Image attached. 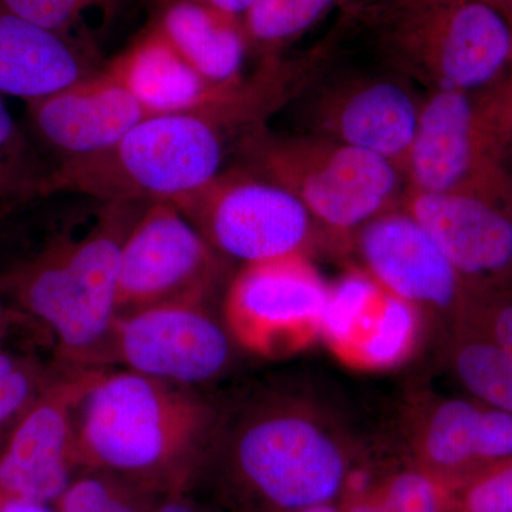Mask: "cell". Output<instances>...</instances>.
<instances>
[{
  "instance_id": "6da1fadb",
  "label": "cell",
  "mask_w": 512,
  "mask_h": 512,
  "mask_svg": "<svg viewBox=\"0 0 512 512\" xmlns=\"http://www.w3.org/2000/svg\"><path fill=\"white\" fill-rule=\"evenodd\" d=\"M298 64L264 60L254 77L208 103L141 121L116 144L64 160L36 194L87 195L104 204L174 202L222 173L228 148L264 126L291 90Z\"/></svg>"
},
{
  "instance_id": "7a4b0ae2",
  "label": "cell",
  "mask_w": 512,
  "mask_h": 512,
  "mask_svg": "<svg viewBox=\"0 0 512 512\" xmlns=\"http://www.w3.org/2000/svg\"><path fill=\"white\" fill-rule=\"evenodd\" d=\"M217 419L180 384L101 372L77 416V470L113 474L160 497L188 491Z\"/></svg>"
},
{
  "instance_id": "3957f363",
  "label": "cell",
  "mask_w": 512,
  "mask_h": 512,
  "mask_svg": "<svg viewBox=\"0 0 512 512\" xmlns=\"http://www.w3.org/2000/svg\"><path fill=\"white\" fill-rule=\"evenodd\" d=\"M332 33L427 92L512 82V19L494 0H348Z\"/></svg>"
},
{
  "instance_id": "277c9868",
  "label": "cell",
  "mask_w": 512,
  "mask_h": 512,
  "mask_svg": "<svg viewBox=\"0 0 512 512\" xmlns=\"http://www.w3.org/2000/svg\"><path fill=\"white\" fill-rule=\"evenodd\" d=\"M136 204H107L82 238H63L0 278L16 306L55 335L59 356L74 369L110 365L121 248L137 220Z\"/></svg>"
},
{
  "instance_id": "5b68a950",
  "label": "cell",
  "mask_w": 512,
  "mask_h": 512,
  "mask_svg": "<svg viewBox=\"0 0 512 512\" xmlns=\"http://www.w3.org/2000/svg\"><path fill=\"white\" fill-rule=\"evenodd\" d=\"M336 434L301 403L265 397L231 420L217 419L208 453L272 510L298 512L330 503L346 480Z\"/></svg>"
},
{
  "instance_id": "8992f818",
  "label": "cell",
  "mask_w": 512,
  "mask_h": 512,
  "mask_svg": "<svg viewBox=\"0 0 512 512\" xmlns=\"http://www.w3.org/2000/svg\"><path fill=\"white\" fill-rule=\"evenodd\" d=\"M238 147L249 170L291 191L332 238H352L367 222L402 207L406 178L376 154L312 133L279 136L264 126Z\"/></svg>"
},
{
  "instance_id": "52a82bcc",
  "label": "cell",
  "mask_w": 512,
  "mask_h": 512,
  "mask_svg": "<svg viewBox=\"0 0 512 512\" xmlns=\"http://www.w3.org/2000/svg\"><path fill=\"white\" fill-rule=\"evenodd\" d=\"M404 178L407 190L512 204V82L487 92L424 93Z\"/></svg>"
},
{
  "instance_id": "ba28073f",
  "label": "cell",
  "mask_w": 512,
  "mask_h": 512,
  "mask_svg": "<svg viewBox=\"0 0 512 512\" xmlns=\"http://www.w3.org/2000/svg\"><path fill=\"white\" fill-rule=\"evenodd\" d=\"M221 256L244 265L309 255L332 238L285 187L255 171H222L200 190L174 202Z\"/></svg>"
},
{
  "instance_id": "9c48e42d",
  "label": "cell",
  "mask_w": 512,
  "mask_h": 512,
  "mask_svg": "<svg viewBox=\"0 0 512 512\" xmlns=\"http://www.w3.org/2000/svg\"><path fill=\"white\" fill-rule=\"evenodd\" d=\"M221 272V255L174 204H151L121 248L117 316L156 306L205 305Z\"/></svg>"
},
{
  "instance_id": "30bf717a",
  "label": "cell",
  "mask_w": 512,
  "mask_h": 512,
  "mask_svg": "<svg viewBox=\"0 0 512 512\" xmlns=\"http://www.w3.org/2000/svg\"><path fill=\"white\" fill-rule=\"evenodd\" d=\"M329 289L309 255L244 265L225 296V328L256 355L298 352L319 338Z\"/></svg>"
},
{
  "instance_id": "8fae6325",
  "label": "cell",
  "mask_w": 512,
  "mask_h": 512,
  "mask_svg": "<svg viewBox=\"0 0 512 512\" xmlns=\"http://www.w3.org/2000/svg\"><path fill=\"white\" fill-rule=\"evenodd\" d=\"M100 369L57 373L0 450V498L56 503L77 470V416Z\"/></svg>"
},
{
  "instance_id": "7c38bea8",
  "label": "cell",
  "mask_w": 512,
  "mask_h": 512,
  "mask_svg": "<svg viewBox=\"0 0 512 512\" xmlns=\"http://www.w3.org/2000/svg\"><path fill=\"white\" fill-rule=\"evenodd\" d=\"M231 342L205 305L156 306L117 316L110 363L180 386L204 383L228 369Z\"/></svg>"
},
{
  "instance_id": "4fadbf2b",
  "label": "cell",
  "mask_w": 512,
  "mask_h": 512,
  "mask_svg": "<svg viewBox=\"0 0 512 512\" xmlns=\"http://www.w3.org/2000/svg\"><path fill=\"white\" fill-rule=\"evenodd\" d=\"M423 100L412 80L384 67L346 74L313 97L309 128L316 136L376 154L404 175Z\"/></svg>"
},
{
  "instance_id": "5bb4252c",
  "label": "cell",
  "mask_w": 512,
  "mask_h": 512,
  "mask_svg": "<svg viewBox=\"0 0 512 512\" xmlns=\"http://www.w3.org/2000/svg\"><path fill=\"white\" fill-rule=\"evenodd\" d=\"M363 269L421 313L446 320L453 330L467 284L429 232L403 207L379 215L353 234Z\"/></svg>"
},
{
  "instance_id": "9a60e30c",
  "label": "cell",
  "mask_w": 512,
  "mask_h": 512,
  "mask_svg": "<svg viewBox=\"0 0 512 512\" xmlns=\"http://www.w3.org/2000/svg\"><path fill=\"white\" fill-rule=\"evenodd\" d=\"M402 207L467 285L500 288L512 264V204L468 192L406 190Z\"/></svg>"
},
{
  "instance_id": "2e32d148",
  "label": "cell",
  "mask_w": 512,
  "mask_h": 512,
  "mask_svg": "<svg viewBox=\"0 0 512 512\" xmlns=\"http://www.w3.org/2000/svg\"><path fill=\"white\" fill-rule=\"evenodd\" d=\"M30 123L64 160L106 150L148 117L146 109L110 72H99L28 103Z\"/></svg>"
},
{
  "instance_id": "e0dca14e",
  "label": "cell",
  "mask_w": 512,
  "mask_h": 512,
  "mask_svg": "<svg viewBox=\"0 0 512 512\" xmlns=\"http://www.w3.org/2000/svg\"><path fill=\"white\" fill-rule=\"evenodd\" d=\"M99 70L90 47L0 6V94L30 103Z\"/></svg>"
},
{
  "instance_id": "ac0fdd59",
  "label": "cell",
  "mask_w": 512,
  "mask_h": 512,
  "mask_svg": "<svg viewBox=\"0 0 512 512\" xmlns=\"http://www.w3.org/2000/svg\"><path fill=\"white\" fill-rule=\"evenodd\" d=\"M158 5L153 29L192 69L217 87L244 82L242 70L251 49L242 18L187 0H165Z\"/></svg>"
},
{
  "instance_id": "d6986e66",
  "label": "cell",
  "mask_w": 512,
  "mask_h": 512,
  "mask_svg": "<svg viewBox=\"0 0 512 512\" xmlns=\"http://www.w3.org/2000/svg\"><path fill=\"white\" fill-rule=\"evenodd\" d=\"M107 67L156 116L194 109L235 87L208 83L154 29Z\"/></svg>"
},
{
  "instance_id": "ffe728a7",
  "label": "cell",
  "mask_w": 512,
  "mask_h": 512,
  "mask_svg": "<svg viewBox=\"0 0 512 512\" xmlns=\"http://www.w3.org/2000/svg\"><path fill=\"white\" fill-rule=\"evenodd\" d=\"M448 362L474 400L512 413V356L474 330L456 326L448 339Z\"/></svg>"
},
{
  "instance_id": "44dd1931",
  "label": "cell",
  "mask_w": 512,
  "mask_h": 512,
  "mask_svg": "<svg viewBox=\"0 0 512 512\" xmlns=\"http://www.w3.org/2000/svg\"><path fill=\"white\" fill-rule=\"evenodd\" d=\"M481 409L483 403L474 399H444L431 409L421 430V448L430 464L470 480L483 471L477 460Z\"/></svg>"
},
{
  "instance_id": "7402d4cb",
  "label": "cell",
  "mask_w": 512,
  "mask_h": 512,
  "mask_svg": "<svg viewBox=\"0 0 512 512\" xmlns=\"http://www.w3.org/2000/svg\"><path fill=\"white\" fill-rule=\"evenodd\" d=\"M421 318L423 313L412 303L384 291L376 312L343 360L369 370L402 365L419 343Z\"/></svg>"
},
{
  "instance_id": "603a6c76",
  "label": "cell",
  "mask_w": 512,
  "mask_h": 512,
  "mask_svg": "<svg viewBox=\"0 0 512 512\" xmlns=\"http://www.w3.org/2000/svg\"><path fill=\"white\" fill-rule=\"evenodd\" d=\"M348 0H255L242 15L249 49L262 60L276 59L279 53L305 35L333 9Z\"/></svg>"
},
{
  "instance_id": "cb8c5ba5",
  "label": "cell",
  "mask_w": 512,
  "mask_h": 512,
  "mask_svg": "<svg viewBox=\"0 0 512 512\" xmlns=\"http://www.w3.org/2000/svg\"><path fill=\"white\" fill-rule=\"evenodd\" d=\"M384 289L365 269H356L330 285L328 301L320 319L319 338L345 359L366 328Z\"/></svg>"
},
{
  "instance_id": "d4e9b609",
  "label": "cell",
  "mask_w": 512,
  "mask_h": 512,
  "mask_svg": "<svg viewBox=\"0 0 512 512\" xmlns=\"http://www.w3.org/2000/svg\"><path fill=\"white\" fill-rule=\"evenodd\" d=\"M124 0H0L19 18L93 49V33L106 28Z\"/></svg>"
},
{
  "instance_id": "484cf974",
  "label": "cell",
  "mask_w": 512,
  "mask_h": 512,
  "mask_svg": "<svg viewBox=\"0 0 512 512\" xmlns=\"http://www.w3.org/2000/svg\"><path fill=\"white\" fill-rule=\"evenodd\" d=\"M163 497L101 471H82L55 503L56 512H154Z\"/></svg>"
},
{
  "instance_id": "4316f807",
  "label": "cell",
  "mask_w": 512,
  "mask_h": 512,
  "mask_svg": "<svg viewBox=\"0 0 512 512\" xmlns=\"http://www.w3.org/2000/svg\"><path fill=\"white\" fill-rule=\"evenodd\" d=\"M56 376L35 356L0 349V446Z\"/></svg>"
},
{
  "instance_id": "83f0119b",
  "label": "cell",
  "mask_w": 512,
  "mask_h": 512,
  "mask_svg": "<svg viewBox=\"0 0 512 512\" xmlns=\"http://www.w3.org/2000/svg\"><path fill=\"white\" fill-rule=\"evenodd\" d=\"M456 326L474 330L512 356V295L490 285H467Z\"/></svg>"
},
{
  "instance_id": "f1b7e54d",
  "label": "cell",
  "mask_w": 512,
  "mask_h": 512,
  "mask_svg": "<svg viewBox=\"0 0 512 512\" xmlns=\"http://www.w3.org/2000/svg\"><path fill=\"white\" fill-rule=\"evenodd\" d=\"M25 140L0 99V188L19 194L36 192L45 174L28 168Z\"/></svg>"
},
{
  "instance_id": "f546056e",
  "label": "cell",
  "mask_w": 512,
  "mask_h": 512,
  "mask_svg": "<svg viewBox=\"0 0 512 512\" xmlns=\"http://www.w3.org/2000/svg\"><path fill=\"white\" fill-rule=\"evenodd\" d=\"M463 505L464 512H512V458L471 478Z\"/></svg>"
},
{
  "instance_id": "4dcf8cb0",
  "label": "cell",
  "mask_w": 512,
  "mask_h": 512,
  "mask_svg": "<svg viewBox=\"0 0 512 512\" xmlns=\"http://www.w3.org/2000/svg\"><path fill=\"white\" fill-rule=\"evenodd\" d=\"M380 508L383 512H439V490L426 474L406 471L390 481Z\"/></svg>"
},
{
  "instance_id": "1f68e13d",
  "label": "cell",
  "mask_w": 512,
  "mask_h": 512,
  "mask_svg": "<svg viewBox=\"0 0 512 512\" xmlns=\"http://www.w3.org/2000/svg\"><path fill=\"white\" fill-rule=\"evenodd\" d=\"M154 512H205L204 507H201L194 498L188 495V491H180L165 495L161 498L160 503L157 504Z\"/></svg>"
},
{
  "instance_id": "d6a6232c",
  "label": "cell",
  "mask_w": 512,
  "mask_h": 512,
  "mask_svg": "<svg viewBox=\"0 0 512 512\" xmlns=\"http://www.w3.org/2000/svg\"><path fill=\"white\" fill-rule=\"evenodd\" d=\"M158 2H165V0H158ZM187 2L198 3V5L208 6V8L242 18V15L251 8L255 0H187Z\"/></svg>"
},
{
  "instance_id": "836d02e7",
  "label": "cell",
  "mask_w": 512,
  "mask_h": 512,
  "mask_svg": "<svg viewBox=\"0 0 512 512\" xmlns=\"http://www.w3.org/2000/svg\"><path fill=\"white\" fill-rule=\"evenodd\" d=\"M0 512H56L47 504L36 501L16 500V498H2Z\"/></svg>"
},
{
  "instance_id": "e575fe53",
  "label": "cell",
  "mask_w": 512,
  "mask_h": 512,
  "mask_svg": "<svg viewBox=\"0 0 512 512\" xmlns=\"http://www.w3.org/2000/svg\"><path fill=\"white\" fill-rule=\"evenodd\" d=\"M20 313L16 309L10 308L8 298L0 288V346H2L3 340L9 335L10 328L13 323L19 318Z\"/></svg>"
},
{
  "instance_id": "d590c367",
  "label": "cell",
  "mask_w": 512,
  "mask_h": 512,
  "mask_svg": "<svg viewBox=\"0 0 512 512\" xmlns=\"http://www.w3.org/2000/svg\"><path fill=\"white\" fill-rule=\"evenodd\" d=\"M345 483H348L355 493H363L367 485H369V476H367L365 471H356L352 476H346Z\"/></svg>"
},
{
  "instance_id": "8d00e7d4",
  "label": "cell",
  "mask_w": 512,
  "mask_h": 512,
  "mask_svg": "<svg viewBox=\"0 0 512 512\" xmlns=\"http://www.w3.org/2000/svg\"><path fill=\"white\" fill-rule=\"evenodd\" d=\"M298 512H340L338 508L333 507L330 503L311 505V507L303 508Z\"/></svg>"
},
{
  "instance_id": "74e56055",
  "label": "cell",
  "mask_w": 512,
  "mask_h": 512,
  "mask_svg": "<svg viewBox=\"0 0 512 512\" xmlns=\"http://www.w3.org/2000/svg\"><path fill=\"white\" fill-rule=\"evenodd\" d=\"M349 512H383L380 505L357 504L350 508Z\"/></svg>"
},
{
  "instance_id": "f35d334b",
  "label": "cell",
  "mask_w": 512,
  "mask_h": 512,
  "mask_svg": "<svg viewBox=\"0 0 512 512\" xmlns=\"http://www.w3.org/2000/svg\"><path fill=\"white\" fill-rule=\"evenodd\" d=\"M498 289H503V291L511 293L512 295V264L510 271H508L507 276H505L503 284H501L500 288Z\"/></svg>"
},
{
  "instance_id": "ab89813d",
  "label": "cell",
  "mask_w": 512,
  "mask_h": 512,
  "mask_svg": "<svg viewBox=\"0 0 512 512\" xmlns=\"http://www.w3.org/2000/svg\"><path fill=\"white\" fill-rule=\"evenodd\" d=\"M494 2L498 3L508 15L512 16V0H494Z\"/></svg>"
},
{
  "instance_id": "60d3db41",
  "label": "cell",
  "mask_w": 512,
  "mask_h": 512,
  "mask_svg": "<svg viewBox=\"0 0 512 512\" xmlns=\"http://www.w3.org/2000/svg\"><path fill=\"white\" fill-rule=\"evenodd\" d=\"M0 504H2V498H0Z\"/></svg>"
}]
</instances>
